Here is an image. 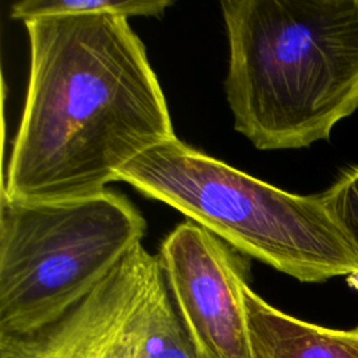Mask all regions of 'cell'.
Wrapping results in <instances>:
<instances>
[{"label": "cell", "mask_w": 358, "mask_h": 358, "mask_svg": "<svg viewBox=\"0 0 358 358\" xmlns=\"http://www.w3.org/2000/svg\"><path fill=\"white\" fill-rule=\"evenodd\" d=\"M25 103L1 193L17 201L94 194L175 137L145 48L127 18L60 15L24 24Z\"/></svg>", "instance_id": "6da1fadb"}, {"label": "cell", "mask_w": 358, "mask_h": 358, "mask_svg": "<svg viewBox=\"0 0 358 358\" xmlns=\"http://www.w3.org/2000/svg\"><path fill=\"white\" fill-rule=\"evenodd\" d=\"M227 101L257 150L329 140L358 109V0H225Z\"/></svg>", "instance_id": "7a4b0ae2"}, {"label": "cell", "mask_w": 358, "mask_h": 358, "mask_svg": "<svg viewBox=\"0 0 358 358\" xmlns=\"http://www.w3.org/2000/svg\"><path fill=\"white\" fill-rule=\"evenodd\" d=\"M117 180L301 282L358 274V249L320 194L299 196L274 187L176 136L126 164Z\"/></svg>", "instance_id": "3957f363"}, {"label": "cell", "mask_w": 358, "mask_h": 358, "mask_svg": "<svg viewBox=\"0 0 358 358\" xmlns=\"http://www.w3.org/2000/svg\"><path fill=\"white\" fill-rule=\"evenodd\" d=\"M120 193L53 201L0 197V334H25L80 303L145 235Z\"/></svg>", "instance_id": "277c9868"}, {"label": "cell", "mask_w": 358, "mask_h": 358, "mask_svg": "<svg viewBox=\"0 0 358 358\" xmlns=\"http://www.w3.org/2000/svg\"><path fill=\"white\" fill-rule=\"evenodd\" d=\"M0 358H197L158 256L141 243L59 320L0 334Z\"/></svg>", "instance_id": "5b68a950"}, {"label": "cell", "mask_w": 358, "mask_h": 358, "mask_svg": "<svg viewBox=\"0 0 358 358\" xmlns=\"http://www.w3.org/2000/svg\"><path fill=\"white\" fill-rule=\"evenodd\" d=\"M159 263L176 313L197 358H249L242 284L245 264L201 225H178Z\"/></svg>", "instance_id": "8992f818"}, {"label": "cell", "mask_w": 358, "mask_h": 358, "mask_svg": "<svg viewBox=\"0 0 358 358\" xmlns=\"http://www.w3.org/2000/svg\"><path fill=\"white\" fill-rule=\"evenodd\" d=\"M242 301L249 358H358V329L338 330L289 316L245 281Z\"/></svg>", "instance_id": "52a82bcc"}, {"label": "cell", "mask_w": 358, "mask_h": 358, "mask_svg": "<svg viewBox=\"0 0 358 358\" xmlns=\"http://www.w3.org/2000/svg\"><path fill=\"white\" fill-rule=\"evenodd\" d=\"M169 6V0H20L11 4L10 17L24 24L60 15L161 17Z\"/></svg>", "instance_id": "ba28073f"}, {"label": "cell", "mask_w": 358, "mask_h": 358, "mask_svg": "<svg viewBox=\"0 0 358 358\" xmlns=\"http://www.w3.org/2000/svg\"><path fill=\"white\" fill-rule=\"evenodd\" d=\"M320 196L334 220L358 249V166L343 172Z\"/></svg>", "instance_id": "9c48e42d"}]
</instances>
